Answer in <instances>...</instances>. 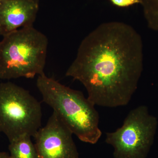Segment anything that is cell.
<instances>
[{
    "label": "cell",
    "instance_id": "1",
    "mask_svg": "<svg viewBox=\"0 0 158 158\" xmlns=\"http://www.w3.org/2000/svg\"><path fill=\"white\" fill-rule=\"evenodd\" d=\"M143 66L140 34L125 23L110 22L83 39L65 75L82 83L94 106L116 108L131 101Z\"/></svg>",
    "mask_w": 158,
    "mask_h": 158
},
{
    "label": "cell",
    "instance_id": "8",
    "mask_svg": "<svg viewBox=\"0 0 158 158\" xmlns=\"http://www.w3.org/2000/svg\"><path fill=\"white\" fill-rule=\"evenodd\" d=\"M31 136L25 135L10 142V158H39Z\"/></svg>",
    "mask_w": 158,
    "mask_h": 158
},
{
    "label": "cell",
    "instance_id": "7",
    "mask_svg": "<svg viewBox=\"0 0 158 158\" xmlns=\"http://www.w3.org/2000/svg\"><path fill=\"white\" fill-rule=\"evenodd\" d=\"M39 0H0V36L33 27Z\"/></svg>",
    "mask_w": 158,
    "mask_h": 158
},
{
    "label": "cell",
    "instance_id": "4",
    "mask_svg": "<svg viewBox=\"0 0 158 158\" xmlns=\"http://www.w3.org/2000/svg\"><path fill=\"white\" fill-rule=\"evenodd\" d=\"M42 117L40 103L28 90L10 82L0 84V132L9 142L25 135L34 137Z\"/></svg>",
    "mask_w": 158,
    "mask_h": 158
},
{
    "label": "cell",
    "instance_id": "10",
    "mask_svg": "<svg viewBox=\"0 0 158 158\" xmlns=\"http://www.w3.org/2000/svg\"><path fill=\"white\" fill-rule=\"evenodd\" d=\"M114 6L119 8H126L136 4H141V0H110Z\"/></svg>",
    "mask_w": 158,
    "mask_h": 158
},
{
    "label": "cell",
    "instance_id": "5",
    "mask_svg": "<svg viewBox=\"0 0 158 158\" xmlns=\"http://www.w3.org/2000/svg\"><path fill=\"white\" fill-rule=\"evenodd\" d=\"M157 126L156 117L147 106H140L130 111L121 127L106 133V142L114 148L115 158H146Z\"/></svg>",
    "mask_w": 158,
    "mask_h": 158
},
{
    "label": "cell",
    "instance_id": "2",
    "mask_svg": "<svg viewBox=\"0 0 158 158\" xmlns=\"http://www.w3.org/2000/svg\"><path fill=\"white\" fill-rule=\"evenodd\" d=\"M37 86L44 102L73 134L83 142L96 144L102 135L99 116L95 106L82 92L62 85L44 73L38 76Z\"/></svg>",
    "mask_w": 158,
    "mask_h": 158
},
{
    "label": "cell",
    "instance_id": "11",
    "mask_svg": "<svg viewBox=\"0 0 158 158\" xmlns=\"http://www.w3.org/2000/svg\"><path fill=\"white\" fill-rule=\"evenodd\" d=\"M0 158H10V156L8 153L0 152Z\"/></svg>",
    "mask_w": 158,
    "mask_h": 158
},
{
    "label": "cell",
    "instance_id": "3",
    "mask_svg": "<svg viewBox=\"0 0 158 158\" xmlns=\"http://www.w3.org/2000/svg\"><path fill=\"white\" fill-rule=\"evenodd\" d=\"M0 42V79L33 78L44 73L48 39L34 27L22 28Z\"/></svg>",
    "mask_w": 158,
    "mask_h": 158
},
{
    "label": "cell",
    "instance_id": "9",
    "mask_svg": "<svg viewBox=\"0 0 158 158\" xmlns=\"http://www.w3.org/2000/svg\"><path fill=\"white\" fill-rule=\"evenodd\" d=\"M148 27L158 31V0H141Z\"/></svg>",
    "mask_w": 158,
    "mask_h": 158
},
{
    "label": "cell",
    "instance_id": "6",
    "mask_svg": "<svg viewBox=\"0 0 158 158\" xmlns=\"http://www.w3.org/2000/svg\"><path fill=\"white\" fill-rule=\"evenodd\" d=\"M72 132L53 112L34 136L39 158H80Z\"/></svg>",
    "mask_w": 158,
    "mask_h": 158
},
{
    "label": "cell",
    "instance_id": "12",
    "mask_svg": "<svg viewBox=\"0 0 158 158\" xmlns=\"http://www.w3.org/2000/svg\"></svg>",
    "mask_w": 158,
    "mask_h": 158
}]
</instances>
